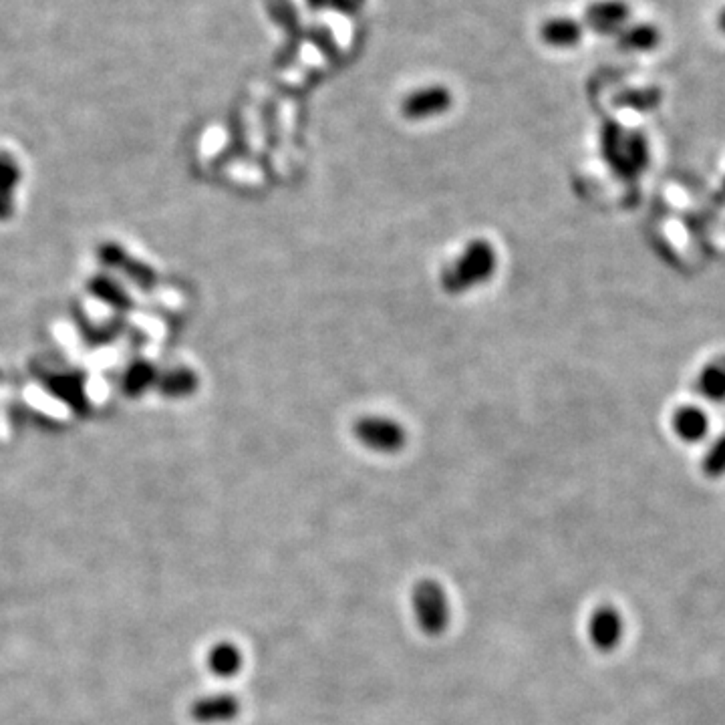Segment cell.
<instances>
[{"label": "cell", "instance_id": "obj_8", "mask_svg": "<svg viewBox=\"0 0 725 725\" xmlns=\"http://www.w3.org/2000/svg\"><path fill=\"white\" fill-rule=\"evenodd\" d=\"M240 713V701L232 693H216L198 699L190 707V715L200 725H218L236 719Z\"/></svg>", "mask_w": 725, "mask_h": 725}, {"label": "cell", "instance_id": "obj_14", "mask_svg": "<svg viewBox=\"0 0 725 725\" xmlns=\"http://www.w3.org/2000/svg\"><path fill=\"white\" fill-rule=\"evenodd\" d=\"M15 178L17 172L13 160L5 154H0V216H3L9 208V196H11L9 192L15 186Z\"/></svg>", "mask_w": 725, "mask_h": 725}, {"label": "cell", "instance_id": "obj_11", "mask_svg": "<svg viewBox=\"0 0 725 725\" xmlns=\"http://www.w3.org/2000/svg\"><path fill=\"white\" fill-rule=\"evenodd\" d=\"M709 429V419L699 407H681L673 413V431L677 438L687 444H697L705 438Z\"/></svg>", "mask_w": 725, "mask_h": 725}, {"label": "cell", "instance_id": "obj_7", "mask_svg": "<svg viewBox=\"0 0 725 725\" xmlns=\"http://www.w3.org/2000/svg\"><path fill=\"white\" fill-rule=\"evenodd\" d=\"M631 19V7L623 0H595L585 11V25L597 35H619Z\"/></svg>", "mask_w": 725, "mask_h": 725}, {"label": "cell", "instance_id": "obj_16", "mask_svg": "<svg viewBox=\"0 0 725 725\" xmlns=\"http://www.w3.org/2000/svg\"><path fill=\"white\" fill-rule=\"evenodd\" d=\"M337 3V0H307V5L315 11H321V9H327V7H333Z\"/></svg>", "mask_w": 725, "mask_h": 725}, {"label": "cell", "instance_id": "obj_15", "mask_svg": "<svg viewBox=\"0 0 725 725\" xmlns=\"http://www.w3.org/2000/svg\"><path fill=\"white\" fill-rule=\"evenodd\" d=\"M701 468H703V474L709 478H719L725 474V433L705 454Z\"/></svg>", "mask_w": 725, "mask_h": 725}, {"label": "cell", "instance_id": "obj_17", "mask_svg": "<svg viewBox=\"0 0 725 725\" xmlns=\"http://www.w3.org/2000/svg\"><path fill=\"white\" fill-rule=\"evenodd\" d=\"M717 29L725 35V7L719 11V15H717Z\"/></svg>", "mask_w": 725, "mask_h": 725}, {"label": "cell", "instance_id": "obj_1", "mask_svg": "<svg viewBox=\"0 0 725 725\" xmlns=\"http://www.w3.org/2000/svg\"><path fill=\"white\" fill-rule=\"evenodd\" d=\"M498 268V254L488 240L470 242L442 274V286L450 295H462L486 284Z\"/></svg>", "mask_w": 725, "mask_h": 725}, {"label": "cell", "instance_id": "obj_2", "mask_svg": "<svg viewBox=\"0 0 725 725\" xmlns=\"http://www.w3.org/2000/svg\"><path fill=\"white\" fill-rule=\"evenodd\" d=\"M411 613L417 629L427 637H442L452 621V609L446 589L433 578H421L413 585Z\"/></svg>", "mask_w": 725, "mask_h": 725}, {"label": "cell", "instance_id": "obj_4", "mask_svg": "<svg viewBox=\"0 0 725 725\" xmlns=\"http://www.w3.org/2000/svg\"><path fill=\"white\" fill-rule=\"evenodd\" d=\"M353 433L363 448H367L375 454H383V456L399 454L407 444L405 427L401 423H397L395 419L383 417V415L361 417L355 423Z\"/></svg>", "mask_w": 725, "mask_h": 725}, {"label": "cell", "instance_id": "obj_12", "mask_svg": "<svg viewBox=\"0 0 725 725\" xmlns=\"http://www.w3.org/2000/svg\"><path fill=\"white\" fill-rule=\"evenodd\" d=\"M661 41V33L657 31V27L649 25V23H637V25H627L619 35H617V45L621 51H629V53H647L653 51Z\"/></svg>", "mask_w": 725, "mask_h": 725}, {"label": "cell", "instance_id": "obj_6", "mask_svg": "<svg viewBox=\"0 0 725 725\" xmlns=\"http://www.w3.org/2000/svg\"><path fill=\"white\" fill-rule=\"evenodd\" d=\"M587 635L597 651L601 653L615 651L625 635V623L621 613L613 605L597 607L589 617Z\"/></svg>", "mask_w": 725, "mask_h": 725}, {"label": "cell", "instance_id": "obj_18", "mask_svg": "<svg viewBox=\"0 0 725 725\" xmlns=\"http://www.w3.org/2000/svg\"><path fill=\"white\" fill-rule=\"evenodd\" d=\"M723 188H725V186H723Z\"/></svg>", "mask_w": 725, "mask_h": 725}, {"label": "cell", "instance_id": "obj_3", "mask_svg": "<svg viewBox=\"0 0 725 725\" xmlns=\"http://www.w3.org/2000/svg\"><path fill=\"white\" fill-rule=\"evenodd\" d=\"M603 150L609 164L625 178H635L647 166V141L639 131L609 123L603 131Z\"/></svg>", "mask_w": 725, "mask_h": 725}, {"label": "cell", "instance_id": "obj_10", "mask_svg": "<svg viewBox=\"0 0 725 725\" xmlns=\"http://www.w3.org/2000/svg\"><path fill=\"white\" fill-rule=\"evenodd\" d=\"M206 665L218 679H232L242 671L244 655L232 641H220L208 651Z\"/></svg>", "mask_w": 725, "mask_h": 725}, {"label": "cell", "instance_id": "obj_13", "mask_svg": "<svg viewBox=\"0 0 725 725\" xmlns=\"http://www.w3.org/2000/svg\"><path fill=\"white\" fill-rule=\"evenodd\" d=\"M697 391L709 401H725V355L715 357L701 369Z\"/></svg>", "mask_w": 725, "mask_h": 725}, {"label": "cell", "instance_id": "obj_5", "mask_svg": "<svg viewBox=\"0 0 725 725\" xmlns=\"http://www.w3.org/2000/svg\"><path fill=\"white\" fill-rule=\"evenodd\" d=\"M454 105V95L444 85H427L411 91L401 101L403 117L411 121H427L444 115Z\"/></svg>", "mask_w": 725, "mask_h": 725}, {"label": "cell", "instance_id": "obj_9", "mask_svg": "<svg viewBox=\"0 0 725 725\" xmlns=\"http://www.w3.org/2000/svg\"><path fill=\"white\" fill-rule=\"evenodd\" d=\"M583 25L568 17H554L542 23L540 39L554 49H568L583 41Z\"/></svg>", "mask_w": 725, "mask_h": 725}]
</instances>
